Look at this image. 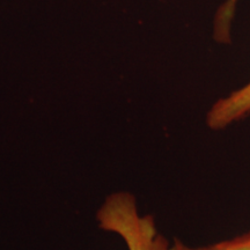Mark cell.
<instances>
[{
  "mask_svg": "<svg viewBox=\"0 0 250 250\" xmlns=\"http://www.w3.org/2000/svg\"><path fill=\"white\" fill-rule=\"evenodd\" d=\"M250 114V83L242 88L218 100L206 115V124L212 130H223Z\"/></svg>",
  "mask_w": 250,
  "mask_h": 250,
  "instance_id": "7a4b0ae2",
  "label": "cell"
},
{
  "mask_svg": "<svg viewBox=\"0 0 250 250\" xmlns=\"http://www.w3.org/2000/svg\"><path fill=\"white\" fill-rule=\"evenodd\" d=\"M208 250H250V233L237 236L235 239L228 240L208 246Z\"/></svg>",
  "mask_w": 250,
  "mask_h": 250,
  "instance_id": "277c9868",
  "label": "cell"
},
{
  "mask_svg": "<svg viewBox=\"0 0 250 250\" xmlns=\"http://www.w3.org/2000/svg\"><path fill=\"white\" fill-rule=\"evenodd\" d=\"M99 227L120 236L127 250H169L152 215L140 213L137 199L127 191L109 195L96 213Z\"/></svg>",
  "mask_w": 250,
  "mask_h": 250,
  "instance_id": "6da1fadb",
  "label": "cell"
},
{
  "mask_svg": "<svg viewBox=\"0 0 250 250\" xmlns=\"http://www.w3.org/2000/svg\"><path fill=\"white\" fill-rule=\"evenodd\" d=\"M236 0H228L217 15V21H215L214 36L219 42L227 43L229 42V26L230 20H232L233 12L235 9Z\"/></svg>",
  "mask_w": 250,
  "mask_h": 250,
  "instance_id": "3957f363",
  "label": "cell"
},
{
  "mask_svg": "<svg viewBox=\"0 0 250 250\" xmlns=\"http://www.w3.org/2000/svg\"><path fill=\"white\" fill-rule=\"evenodd\" d=\"M169 250H208V247H205V248H192V247L184 245L183 242L179 241V240H175L173 245H170Z\"/></svg>",
  "mask_w": 250,
  "mask_h": 250,
  "instance_id": "5b68a950",
  "label": "cell"
}]
</instances>
